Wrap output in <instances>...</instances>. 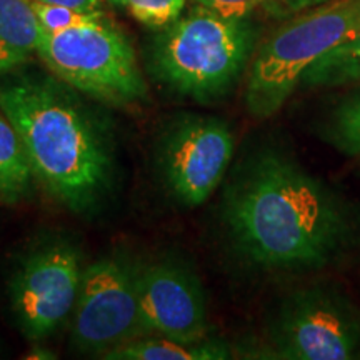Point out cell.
Wrapping results in <instances>:
<instances>
[{"mask_svg": "<svg viewBox=\"0 0 360 360\" xmlns=\"http://www.w3.org/2000/svg\"><path fill=\"white\" fill-rule=\"evenodd\" d=\"M222 220L237 254L270 272L332 265L359 231L352 207L277 148H260L238 165L225 188Z\"/></svg>", "mask_w": 360, "mask_h": 360, "instance_id": "6da1fadb", "label": "cell"}, {"mask_svg": "<svg viewBox=\"0 0 360 360\" xmlns=\"http://www.w3.org/2000/svg\"><path fill=\"white\" fill-rule=\"evenodd\" d=\"M20 67L0 75V110L19 132L35 180L72 212L87 214L114 184L110 130L79 90Z\"/></svg>", "mask_w": 360, "mask_h": 360, "instance_id": "7a4b0ae2", "label": "cell"}, {"mask_svg": "<svg viewBox=\"0 0 360 360\" xmlns=\"http://www.w3.org/2000/svg\"><path fill=\"white\" fill-rule=\"evenodd\" d=\"M254 40L247 17H224L199 6L155 35L148 70L179 96L199 103L219 102L240 79Z\"/></svg>", "mask_w": 360, "mask_h": 360, "instance_id": "3957f363", "label": "cell"}, {"mask_svg": "<svg viewBox=\"0 0 360 360\" xmlns=\"http://www.w3.org/2000/svg\"><path fill=\"white\" fill-rule=\"evenodd\" d=\"M360 27V0H327L292 17L259 49L245 87V109L270 119L289 101L304 74Z\"/></svg>", "mask_w": 360, "mask_h": 360, "instance_id": "277c9868", "label": "cell"}, {"mask_svg": "<svg viewBox=\"0 0 360 360\" xmlns=\"http://www.w3.org/2000/svg\"><path fill=\"white\" fill-rule=\"evenodd\" d=\"M37 53L53 75L82 96L115 107L147 98L132 44L103 17L62 32H44Z\"/></svg>", "mask_w": 360, "mask_h": 360, "instance_id": "5b68a950", "label": "cell"}, {"mask_svg": "<svg viewBox=\"0 0 360 360\" xmlns=\"http://www.w3.org/2000/svg\"><path fill=\"white\" fill-rule=\"evenodd\" d=\"M142 265L143 260L125 247H114L85 265L70 317V342L77 352L103 359L119 345L143 337Z\"/></svg>", "mask_w": 360, "mask_h": 360, "instance_id": "8992f818", "label": "cell"}, {"mask_svg": "<svg viewBox=\"0 0 360 360\" xmlns=\"http://www.w3.org/2000/svg\"><path fill=\"white\" fill-rule=\"evenodd\" d=\"M84 269L80 247L60 236L35 242L15 260L7 278V304L25 339L44 342L69 321Z\"/></svg>", "mask_w": 360, "mask_h": 360, "instance_id": "52a82bcc", "label": "cell"}, {"mask_svg": "<svg viewBox=\"0 0 360 360\" xmlns=\"http://www.w3.org/2000/svg\"><path fill=\"white\" fill-rule=\"evenodd\" d=\"M277 359H360V310L339 287L314 283L283 299L270 327Z\"/></svg>", "mask_w": 360, "mask_h": 360, "instance_id": "ba28073f", "label": "cell"}, {"mask_svg": "<svg viewBox=\"0 0 360 360\" xmlns=\"http://www.w3.org/2000/svg\"><path fill=\"white\" fill-rule=\"evenodd\" d=\"M233 155L231 127L205 115L172 120L157 143V170L165 191L186 207L202 205L220 186Z\"/></svg>", "mask_w": 360, "mask_h": 360, "instance_id": "9c48e42d", "label": "cell"}, {"mask_svg": "<svg viewBox=\"0 0 360 360\" xmlns=\"http://www.w3.org/2000/svg\"><path fill=\"white\" fill-rule=\"evenodd\" d=\"M141 322L143 337L199 342L209 335L204 285L191 264L175 255L143 262Z\"/></svg>", "mask_w": 360, "mask_h": 360, "instance_id": "30bf717a", "label": "cell"}, {"mask_svg": "<svg viewBox=\"0 0 360 360\" xmlns=\"http://www.w3.org/2000/svg\"><path fill=\"white\" fill-rule=\"evenodd\" d=\"M42 35L30 0H0V75L24 65Z\"/></svg>", "mask_w": 360, "mask_h": 360, "instance_id": "8fae6325", "label": "cell"}, {"mask_svg": "<svg viewBox=\"0 0 360 360\" xmlns=\"http://www.w3.org/2000/svg\"><path fill=\"white\" fill-rule=\"evenodd\" d=\"M232 350L227 342L207 335L199 342H177L164 337H141L119 345L107 360H224L231 359Z\"/></svg>", "mask_w": 360, "mask_h": 360, "instance_id": "7c38bea8", "label": "cell"}, {"mask_svg": "<svg viewBox=\"0 0 360 360\" xmlns=\"http://www.w3.org/2000/svg\"><path fill=\"white\" fill-rule=\"evenodd\" d=\"M34 170L19 132L0 110V200L19 204L32 193Z\"/></svg>", "mask_w": 360, "mask_h": 360, "instance_id": "4fadbf2b", "label": "cell"}, {"mask_svg": "<svg viewBox=\"0 0 360 360\" xmlns=\"http://www.w3.org/2000/svg\"><path fill=\"white\" fill-rule=\"evenodd\" d=\"M360 82V27L305 72L300 85L337 87Z\"/></svg>", "mask_w": 360, "mask_h": 360, "instance_id": "5bb4252c", "label": "cell"}, {"mask_svg": "<svg viewBox=\"0 0 360 360\" xmlns=\"http://www.w3.org/2000/svg\"><path fill=\"white\" fill-rule=\"evenodd\" d=\"M326 137L340 154L360 157V92L344 98L335 107L327 124Z\"/></svg>", "mask_w": 360, "mask_h": 360, "instance_id": "9a60e30c", "label": "cell"}, {"mask_svg": "<svg viewBox=\"0 0 360 360\" xmlns=\"http://www.w3.org/2000/svg\"><path fill=\"white\" fill-rule=\"evenodd\" d=\"M32 6L45 34L62 32V30L89 24V22H94L103 17L101 11L87 12V11H79V8H74V7L51 6V4H39V2H32Z\"/></svg>", "mask_w": 360, "mask_h": 360, "instance_id": "2e32d148", "label": "cell"}, {"mask_svg": "<svg viewBox=\"0 0 360 360\" xmlns=\"http://www.w3.org/2000/svg\"><path fill=\"white\" fill-rule=\"evenodd\" d=\"M122 6L141 24L148 27H167L179 19L186 0H122Z\"/></svg>", "mask_w": 360, "mask_h": 360, "instance_id": "e0dca14e", "label": "cell"}, {"mask_svg": "<svg viewBox=\"0 0 360 360\" xmlns=\"http://www.w3.org/2000/svg\"><path fill=\"white\" fill-rule=\"evenodd\" d=\"M197 4L224 17H247L264 4L282 2V0H195Z\"/></svg>", "mask_w": 360, "mask_h": 360, "instance_id": "ac0fdd59", "label": "cell"}, {"mask_svg": "<svg viewBox=\"0 0 360 360\" xmlns=\"http://www.w3.org/2000/svg\"><path fill=\"white\" fill-rule=\"evenodd\" d=\"M30 2H39V4H51V6H65V7H74L79 11H87V12H96L101 11V0H30Z\"/></svg>", "mask_w": 360, "mask_h": 360, "instance_id": "d6986e66", "label": "cell"}, {"mask_svg": "<svg viewBox=\"0 0 360 360\" xmlns=\"http://www.w3.org/2000/svg\"><path fill=\"white\" fill-rule=\"evenodd\" d=\"M25 359H35V360H47V359H57V355H53L51 349L44 347L42 342H34L32 349L29 350V355H25Z\"/></svg>", "mask_w": 360, "mask_h": 360, "instance_id": "ffe728a7", "label": "cell"}, {"mask_svg": "<svg viewBox=\"0 0 360 360\" xmlns=\"http://www.w3.org/2000/svg\"><path fill=\"white\" fill-rule=\"evenodd\" d=\"M322 2H327V0H282V4H285L290 8H310Z\"/></svg>", "mask_w": 360, "mask_h": 360, "instance_id": "44dd1931", "label": "cell"}, {"mask_svg": "<svg viewBox=\"0 0 360 360\" xmlns=\"http://www.w3.org/2000/svg\"><path fill=\"white\" fill-rule=\"evenodd\" d=\"M115 2H117V4H122V0H115Z\"/></svg>", "mask_w": 360, "mask_h": 360, "instance_id": "7402d4cb", "label": "cell"}]
</instances>
